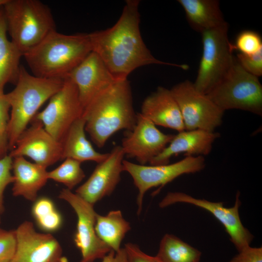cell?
I'll return each instance as SVG.
<instances>
[{"mask_svg": "<svg viewBox=\"0 0 262 262\" xmlns=\"http://www.w3.org/2000/svg\"><path fill=\"white\" fill-rule=\"evenodd\" d=\"M139 4L137 0H127L121 16L112 27L88 33L92 51L99 56L117 81L127 80L134 70L148 65H169L187 70V65L163 62L151 53L140 33Z\"/></svg>", "mask_w": 262, "mask_h": 262, "instance_id": "cell-1", "label": "cell"}, {"mask_svg": "<svg viewBox=\"0 0 262 262\" xmlns=\"http://www.w3.org/2000/svg\"><path fill=\"white\" fill-rule=\"evenodd\" d=\"M82 115L85 120V131L99 148L116 132L132 130L137 114L128 80L116 82L94 98L84 107Z\"/></svg>", "mask_w": 262, "mask_h": 262, "instance_id": "cell-2", "label": "cell"}, {"mask_svg": "<svg viewBox=\"0 0 262 262\" xmlns=\"http://www.w3.org/2000/svg\"><path fill=\"white\" fill-rule=\"evenodd\" d=\"M92 51L88 33L67 35L55 30L23 57L34 76L65 79Z\"/></svg>", "mask_w": 262, "mask_h": 262, "instance_id": "cell-3", "label": "cell"}, {"mask_svg": "<svg viewBox=\"0 0 262 262\" xmlns=\"http://www.w3.org/2000/svg\"><path fill=\"white\" fill-rule=\"evenodd\" d=\"M64 82V79L36 77L21 66L15 88L6 94L11 109L7 129L9 150L15 148L39 109L61 88Z\"/></svg>", "mask_w": 262, "mask_h": 262, "instance_id": "cell-4", "label": "cell"}, {"mask_svg": "<svg viewBox=\"0 0 262 262\" xmlns=\"http://www.w3.org/2000/svg\"><path fill=\"white\" fill-rule=\"evenodd\" d=\"M7 33L23 54L56 30L49 6L38 0H7L3 5Z\"/></svg>", "mask_w": 262, "mask_h": 262, "instance_id": "cell-5", "label": "cell"}, {"mask_svg": "<svg viewBox=\"0 0 262 262\" xmlns=\"http://www.w3.org/2000/svg\"><path fill=\"white\" fill-rule=\"evenodd\" d=\"M206 95L224 112L239 109L262 115V84L235 57L226 75Z\"/></svg>", "mask_w": 262, "mask_h": 262, "instance_id": "cell-6", "label": "cell"}, {"mask_svg": "<svg viewBox=\"0 0 262 262\" xmlns=\"http://www.w3.org/2000/svg\"><path fill=\"white\" fill-rule=\"evenodd\" d=\"M229 25L201 33L203 51L197 76L193 83L196 89L206 94L226 75L234 57L228 37Z\"/></svg>", "mask_w": 262, "mask_h": 262, "instance_id": "cell-7", "label": "cell"}, {"mask_svg": "<svg viewBox=\"0 0 262 262\" xmlns=\"http://www.w3.org/2000/svg\"><path fill=\"white\" fill-rule=\"evenodd\" d=\"M205 166V159L202 156H186L171 164L157 165H141L124 160L123 171L131 176L138 191V215L142 210L144 195L149 189L157 186L162 188L182 175L199 172Z\"/></svg>", "mask_w": 262, "mask_h": 262, "instance_id": "cell-8", "label": "cell"}, {"mask_svg": "<svg viewBox=\"0 0 262 262\" xmlns=\"http://www.w3.org/2000/svg\"><path fill=\"white\" fill-rule=\"evenodd\" d=\"M170 91L180 110L185 130L214 131L222 124L224 111L206 94L197 90L191 82L179 83Z\"/></svg>", "mask_w": 262, "mask_h": 262, "instance_id": "cell-9", "label": "cell"}, {"mask_svg": "<svg viewBox=\"0 0 262 262\" xmlns=\"http://www.w3.org/2000/svg\"><path fill=\"white\" fill-rule=\"evenodd\" d=\"M83 111L76 85L66 78L61 88L49 98L44 109L37 113L33 119L42 122L45 129L62 144L70 127L82 116Z\"/></svg>", "mask_w": 262, "mask_h": 262, "instance_id": "cell-10", "label": "cell"}, {"mask_svg": "<svg viewBox=\"0 0 262 262\" xmlns=\"http://www.w3.org/2000/svg\"><path fill=\"white\" fill-rule=\"evenodd\" d=\"M59 198L68 203L77 215L74 242L81 252V262L102 259L112 249L96 234L95 226L97 213L93 205L67 188L62 189Z\"/></svg>", "mask_w": 262, "mask_h": 262, "instance_id": "cell-11", "label": "cell"}, {"mask_svg": "<svg viewBox=\"0 0 262 262\" xmlns=\"http://www.w3.org/2000/svg\"><path fill=\"white\" fill-rule=\"evenodd\" d=\"M239 195V193L236 194L234 206L226 208L222 202H213L196 198L182 192H169L159 203V207L163 208L176 203H185L208 211L223 225L231 241L239 252L249 246L253 238L248 230L244 227L240 218Z\"/></svg>", "mask_w": 262, "mask_h": 262, "instance_id": "cell-12", "label": "cell"}, {"mask_svg": "<svg viewBox=\"0 0 262 262\" xmlns=\"http://www.w3.org/2000/svg\"><path fill=\"white\" fill-rule=\"evenodd\" d=\"M174 135L162 132L151 121L137 113L135 126L126 131L120 146L125 156L146 165L162 152Z\"/></svg>", "mask_w": 262, "mask_h": 262, "instance_id": "cell-13", "label": "cell"}, {"mask_svg": "<svg viewBox=\"0 0 262 262\" xmlns=\"http://www.w3.org/2000/svg\"><path fill=\"white\" fill-rule=\"evenodd\" d=\"M16 249L13 260L17 262H67L62 247L51 234L36 231L33 224L25 221L15 230Z\"/></svg>", "mask_w": 262, "mask_h": 262, "instance_id": "cell-14", "label": "cell"}, {"mask_svg": "<svg viewBox=\"0 0 262 262\" xmlns=\"http://www.w3.org/2000/svg\"><path fill=\"white\" fill-rule=\"evenodd\" d=\"M31 122L8 155L12 158L27 156L46 168L62 160V144L45 129L42 122L34 119Z\"/></svg>", "mask_w": 262, "mask_h": 262, "instance_id": "cell-15", "label": "cell"}, {"mask_svg": "<svg viewBox=\"0 0 262 262\" xmlns=\"http://www.w3.org/2000/svg\"><path fill=\"white\" fill-rule=\"evenodd\" d=\"M125 156L121 146L114 147L107 157L98 163L89 178L75 193L93 206L111 195L121 180Z\"/></svg>", "mask_w": 262, "mask_h": 262, "instance_id": "cell-16", "label": "cell"}, {"mask_svg": "<svg viewBox=\"0 0 262 262\" xmlns=\"http://www.w3.org/2000/svg\"><path fill=\"white\" fill-rule=\"evenodd\" d=\"M67 78L76 85L83 109L94 98L117 82L99 56L92 51Z\"/></svg>", "mask_w": 262, "mask_h": 262, "instance_id": "cell-17", "label": "cell"}, {"mask_svg": "<svg viewBox=\"0 0 262 262\" xmlns=\"http://www.w3.org/2000/svg\"><path fill=\"white\" fill-rule=\"evenodd\" d=\"M220 136L219 133L200 129L178 132L149 164H168L172 157L181 153H183L185 157L207 155L211 152L213 143Z\"/></svg>", "mask_w": 262, "mask_h": 262, "instance_id": "cell-18", "label": "cell"}, {"mask_svg": "<svg viewBox=\"0 0 262 262\" xmlns=\"http://www.w3.org/2000/svg\"><path fill=\"white\" fill-rule=\"evenodd\" d=\"M156 126L180 132L185 130L178 105L170 90L159 86L143 101L141 112Z\"/></svg>", "mask_w": 262, "mask_h": 262, "instance_id": "cell-19", "label": "cell"}, {"mask_svg": "<svg viewBox=\"0 0 262 262\" xmlns=\"http://www.w3.org/2000/svg\"><path fill=\"white\" fill-rule=\"evenodd\" d=\"M13 186L12 194L34 202L40 189L46 184L48 178L47 168L27 161L24 157L13 158Z\"/></svg>", "mask_w": 262, "mask_h": 262, "instance_id": "cell-20", "label": "cell"}, {"mask_svg": "<svg viewBox=\"0 0 262 262\" xmlns=\"http://www.w3.org/2000/svg\"><path fill=\"white\" fill-rule=\"evenodd\" d=\"M190 27L200 33L227 23L224 19L217 0H179Z\"/></svg>", "mask_w": 262, "mask_h": 262, "instance_id": "cell-21", "label": "cell"}, {"mask_svg": "<svg viewBox=\"0 0 262 262\" xmlns=\"http://www.w3.org/2000/svg\"><path fill=\"white\" fill-rule=\"evenodd\" d=\"M85 120L82 115L71 126L63 142L62 160L73 159L81 163L90 161L99 163L108 156V153L97 151L87 139Z\"/></svg>", "mask_w": 262, "mask_h": 262, "instance_id": "cell-22", "label": "cell"}, {"mask_svg": "<svg viewBox=\"0 0 262 262\" xmlns=\"http://www.w3.org/2000/svg\"><path fill=\"white\" fill-rule=\"evenodd\" d=\"M7 29L3 5L0 6V92L8 83L16 84L23 54L7 36Z\"/></svg>", "mask_w": 262, "mask_h": 262, "instance_id": "cell-23", "label": "cell"}, {"mask_svg": "<svg viewBox=\"0 0 262 262\" xmlns=\"http://www.w3.org/2000/svg\"><path fill=\"white\" fill-rule=\"evenodd\" d=\"M95 229L98 237L112 250L117 252L121 248V242L131 228L121 212L114 210L105 215L97 213Z\"/></svg>", "mask_w": 262, "mask_h": 262, "instance_id": "cell-24", "label": "cell"}, {"mask_svg": "<svg viewBox=\"0 0 262 262\" xmlns=\"http://www.w3.org/2000/svg\"><path fill=\"white\" fill-rule=\"evenodd\" d=\"M201 253L175 235L166 234L156 256L161 262H199Z\"/></svg>", "mask_w": 262, "mask_h": 262, "instance_id": "cell-25", "label": "cell"}, {"mask_svg": "<svg viewBox=\"0 0 262 262\" xmlns=\"http://www.w3.org/2000/svg\"><path fill=\"white\" fill-rule=\"evenodd\" d=\"M32 213L38 226L47 232L56 231L62 225L60 213L53 202L48 197L37 199L33 206Z\"/></svg>", "mask_w": 262, "mask_h": 262, "instance_id": "cell-26", "label": "cell"}, {"mask_svg": "<svg viewBox=\"0 0 262 262\" xmlns=\"http://www.w3.org/2000/svg\"><path fill=\"white\" fill-rule=\"evenodd\" d=\"M81 164L73 159H65L58 167L48 172L49 180L62 183L67 189L71 190L85 177Z\"/></svg>", "mask_w": 262, "mask_h": 262, "instance_id": "cell-27", "label": "cell"}, {"mask_svg": "<svg viewBox=\"0 0 262 262\" xmlns=\"http://www.w3.org/2000/svg\"><path fill=\"white\" fill-rule=\"evenodd\" d=\"M232 50H237L239 53L250 55L262 49V40L257 32L245 30L237 36L234 44L231 43Z\"/></svg>", "mask_w": 262, "mask_h": 262, "instance_id": "cell-28", "label": "cell"}, {"mask_svg": "<svg viewBox=\"0 0 262 262\" xmlns=\"http://www.w3.org/2000/svg\"><path fill=\"white\" fill-rule=\"evenodd\" d=\"M16 241L15 230L0 228V262H10L15 254Z\"/></svg>", "mask_w": 262, "mask_h": 262, "instance_id": "cell-29", "label": "cell"}, {"mask_svg": "<svg viewBox=\"0 0 262 262\" xmlns=\"http://www.w3.org/2000/svg\"><path fill=\"white\" fill-rule=\"evenodd\" d=\"M236 58L242 67L250 74L257 77L262 75V49L250 55L238 53Z\"/></svg>", "mask_w": 262, "mask_h": 262, "instance_id": "cell-30", "label": "cell"}, {"mask_svg": "<svg viewBox=\"0 0 262 262\" xmlns=\"http://www.w3.org/2000/svg\"><path fill=\"white\" fill-rule=\"evenodd\" d=\"M13 158L8 154L0 159V214L4 211L3 194L6 187L13 182L11 174Z\"/></svg>", "mask_w": 262, "mask_h": 262, "instance_id": "cell-31", "label": "cell"}, {"mask_svg": "<svg viewBox=\"0 0 262 262\" xmlns=\"http://www.w3.org/2000/svg\"><path fill=\"white\" fill-rule=\"evenodd\" d=\"M124 248L126 253V262H161L156 256L145 253L136 244L126 243Z\"/></svg>", "mask_w": 262, "mask_h": 262, "instance_id": "cell-32", "label": "cell"}, {"mask_svg": "<svg viewBox=\"0 0 262 262\" xmlns=\"http://www.w3.org/2000/svg\"><path fill=\"white\" fill-rule=\"evenodd\" d=\"M229 262H262V248L249 246L239 251Z\"/></svg>", "mask_w": 262, "mask_h": 262, "instance_id": "cell-33", "label": "cell"}, {"mask_svg": "<svg viewBox=\"0 0 262 262\" xmlns=\"http://www.w3.org/2000/svg\"><path fill=\"white\" fill-rule=\"evenodd\" d=\"M10 108L6 94L0 92V133L6 138L7 126L10 118L9 111Z\"/></svg>", "mask_w": 262, "mask_h": 262, "instance_id": "cell-34", "label": "cell"}, {"mask_svg": "<svg viewBox=\"0 0 262 262\" xmlns=\"http://www.w3.org/2000/svg\"><path fill=\"white\" fill-rule=\"evenodd\" d=\"M126 253L124 248L115 252L111 250L102 259L101 262H126Z\"/></svg>", "mask_w": 262, "mask_h": 262, "instance_id": "cell-35", "label": "cell"}, {"mask_svg": "<svg viewBox=\"0 0 262 262\" xmlns=\"http://www.w3.org/2000/svg\"><path fill=\"white\" fill-rule=\"evenodd\" d=\"M9 150L7 138L0 133V159L7 155Z\"/></svg>", "mask_w": 262, "mask_h": 262, "instance_id": "cell-36", "label": "cell"}, {"mask_svg": "<svg viewBox=\"0 0 262 262\" xmlns=\"http://www.w3.org/2000/svg\"><path fill=\"white\" fill-rule=\"evenodd\" d=\"M7 0H0V6L3 5Z\"/></svg>", "mask_w": 262, "mask_h": 262, "instance_id": "cell-37", "label": "cell"}, {"mask_svg": "<svg viewBox=\"0 0 262 262\" xmlns=\"http://www.w3.org/2000/svg\"><path fill=\"white\" fill-rule=\"evenodd\" d=\"M10 262H17L15 261L12 260Z\"/></svg>", "mask_w": 262, "mask_h": 262, "instance_id": "cell-38", "label": "cell"}, {"mask_svg": "<svg viewBox=\"0 0 262 262\" xmlns=\"http://www.w3.org/2000/svg\"></svg>", "mask_w": 262, "mask_h": 262, "instance_id": "cell-39", "label": "cell"}]
</instances>
